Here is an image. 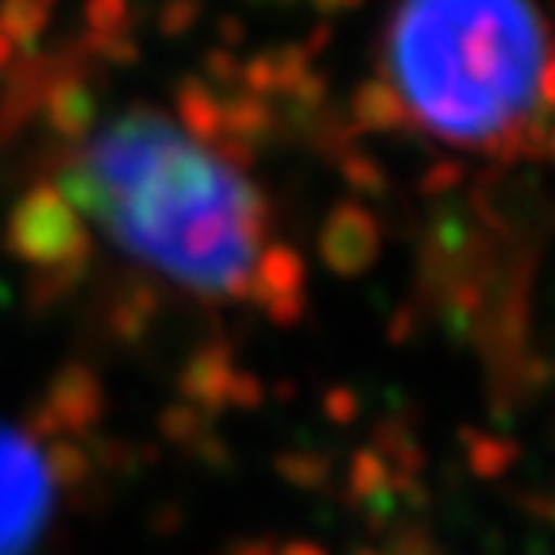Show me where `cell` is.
Segmentation results:
<instances>
[{
  "mask_svg": "<svg viewBox=\"0 0 555 555\" xmlns=\"http://www.w3.org/2000/svg\"><path fill=\"white\" fill-rule=\"evenodd\" d=\"M286 555H324V552H321V547H309V544H294Z\"/></svg>",
  "mask_w": 555,
  "mask_h": 555,
  "instance_id": "277c9868",
  "label": "cell"
},
{
  "mask_svg": "<svg viewBox=\"0 0 555 555\" xmlns=\"http://www.w3.org/2000/svg\"><path fill=\"white\" fill-rule=\"evenodd\" d=\"M62 193L120 251L201 297L243 294L259 270V190L163 113L131 108L96 124L69 155Z\"/></svg>",
  "mask_w": 555,
  "mask_h": 555,
  "instance_id": "6da1fadb",
  "label": "cell"
},
{
  "mask_svg": "<svg viewBox=\"0 0 555 555\" xmlns=\"http://www.w3.org/2000/svg\"><path fill=\"white\" fill-rule=\"evenodd\" d=\"M54 475L31 440L0 428V555H31L51 520Z\"/></svg>",
  "mask_w": 555,
  "mask_h": 555,
  "instance_id": "3957f363",
  "label": "cell"
},
{
  "mask_svg": "<svg viewBox=\"0 0 555 555\" xmlns=\"http://www.w3.org/2000/svg\"><path fill=\"white\" fill-rule=\"evenodd\" d=\"M386 66L405 113L443 143L502 147L547 104V35L532 0H401Z\"/></svg>",
  "mask_w": 555,
  "mask_h": 555,
  "instance_id": "7a4b0ae2",
  "label": "cell"
}]
</instances>
